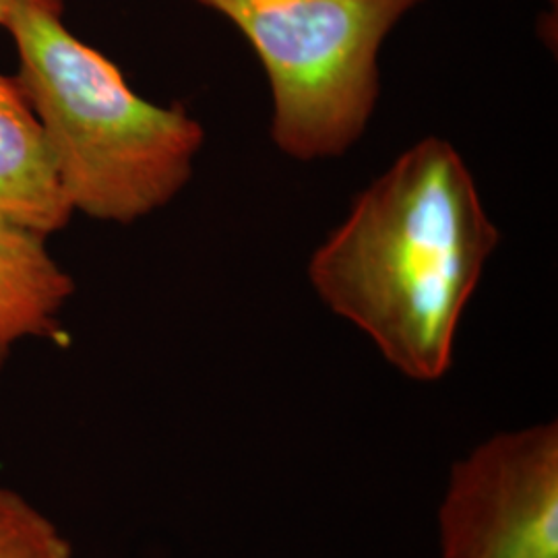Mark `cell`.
<instances>
[{
	"label": "cell",
	"mask_w": 558,
	"mask_h": 558,
	"mask_svg": "<svg viewBox=\"0 0 558 558\" xmlns=\"http://www.w3.org/2000/svg\"><path fill=\"white\" fill-rule=\"evenodd\" d=\"M499 240L458 149L428 137L360 193L313 255L308 278L399 373L437 380Z\"/></svg>",
	"instance_id": "obj_1"
},
{
	"label": "cell",
	"mask_w": 558,
	"mask_h": 558,
	"mask_svg": "<svg viewBox=\"0 0 558 558\" xmlns=\"http://www.w3.org/2000/svg\"><path fill=\"white\" fill-rule=\"evenodd\" d=\"M4 29L75 214L129 226L177 199L205 143L199 120L141 98L66 27L62 0H17Z\"/></svg>",
	"instance_id": "obj_2"
},
{
	"label": "cell",
	"mask_w": 558,
	"mask_h": 558,
	"mask_svg": "<svg viewBox=\"0 0 558 558\" xmlns=\"http://www.w3.org/2000/svg\"><path fill=\"white\" fill-rule=\"evenodd\" d=\"M239 27L267 73L271 140L300 161L343 156L379 100V50L422 0H197Z\"/></svg>",
	"instance_id": "obj_3"
},
{
	"label": "cell",
	"mask_w": 558,
	"mask_h": 558,
	"mask_svg": "<svg viewBox=\"0 0 558 558\" xmlns=\"http://www.w3.org/2000/svg\"><path fill=\"white\" fill-rule=\"evenodd\" d=\"M439 521L442 558H558L557 422L456 463Z\"/></svg>",
	"instance_id": "obj_4"
},
{
	"label": "cell",
	"mask_w": 558,
	"mask_h": 558,
	"mask_svg": "<svg viewBox=\"0 0 558 558\" xmlns=\"http://www.w3.org/2000/svg\"><path fill=\"white\" fill-rule=\"evenodd\" d=\"M73 216L40 120L17 77L0 73V218L50 239Z\"/></svg>",
	"instance_id": "obj_5"
},
{
	"label": "cell",
	"mask_w": 558,
	"mask_h": 558,
	"mask_svg": "<svg viewBox=\"0 0 558 558\" xmlns=\"http://www.w3.org/2000/svg\"><path fill=\"white\" fill-rule=\"evenodd\" d=\"M73 294L75 281L48 251V236L0 218V379L21 341L66 345L62 311Z\"/></svg>",
	"instance_id": "obj_6"
},
{
	"label": "cell",
	"mask_w": 558,
	"mask_h": 558,
	"mask_svg": "<svg viewBox=\"0 0 558 558\" xmlns=\"http://www.w3.org/2000/svg\"><path fill=\"white\" fill-rule=\"evenodd\" d=\"M0 558H75V553L52 519L0 484Z\"/></svg>",
	"instance_id": "obj_7"
},
{
	"label": "cell",
	"mask_w": 558,
	"mask_h": 558,
	"mask_svg": "<svg viewBox=\"0 0 558 558\" xmlns=\"http://www.w3.org/2000/svg\"><path fill=\"white\" fill-rule=\"evenodd\" d=\"M17 0H0V27L7 25V21L13 13V7H15Z\"/></svg>",
	"instance_id": "obj_8"
}]
</instances>
